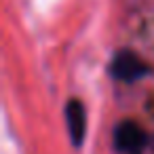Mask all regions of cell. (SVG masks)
Here are the masks:
<instances>
[{
	"mask_svg": "<svg viewBox=\"0 0 154 154\" xmlns=\"http://www.w3.org/2000/svg\"><path fill=\"white\" fill-rule=\"evenodd\" d=\"M66 122H68V131L72 135L74 146L82 143L85 137V108L78 99H70L66 106Z\"/></svg>",
	"mask_w": 154,
	"mask_h": 154,
	"instance_id": "3",
	"label": "cell"
},
{
	"mask_svg": "<svg viewBox=\"0 0 154 154\" xmlns=\"http://www.w3.org/2000/svg\"><path fill=\"white\" fill-rule=\"evenodd\" d=\"M112 74L122 80H135L146 74V63L131 51H122L112 61Z\"/></svg>",
	"mask_w": 154,
	"mask_h": 154,
	"instance_id": "2",
	"label": "cell"
},
{
	"mask_svg": "<svg viewBox=\"0 0 154 154\" xmlns=\"http://www.w3.org/2000/svg\"><path fill=\"white\" fill-rule=\"evenodd\" d=\"M114 148L122 154H139L146 146L143 129L133 120H120L114 127Z\"/></svg>",
	"mask_w": 154,
	"mask_h": 154,
	"instance_id": "1",
	"label": "cell"
}]
</instances>
